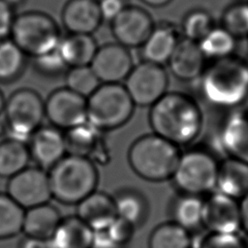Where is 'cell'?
Masks as SVG:
<instances>
[{
	"instance_id": "cell-24",
	"label": "cell",
	"mask_w": 248,
	"mask_h": 248,
	"mask_svg": "<svg viewBox=\"0 0 248 248\" xmlns=\"http://www.w3.org/2000/svg\"><path fill=\"white\" fill-rule=\"evenodd\" d=\"M178 40L168 25H155L153 31L140 46L142 61L162 65L170 60Z\"/></svg>"
},
{
	"instance_id": "cell-42",
	"label": "cell",
	"mask_w": 248,
	"mask_h": 248,
	"mask_svg": "<svg viewBox=\"0 0 248 248\" xmlns=\"http://www.w3.org/2000/svg\"><path fill=\"white\" fill-rule=\"evenodd\" d=\"M240 212V230L248 235V194L238 200Z\"/></svg>"
},
{
	"instance_id": "cell-26",
	"label": "cell",
	"mask_w": 248,
	"mask_h": 248,
	"mask_svg": "<svg viewBox=\"0 0 248 248\" xmlns=\"http://www.w3.org/2000/svg\"><path fill=\"white\" fill-rule=\"evenodd\" d=\"M30 160L27 143L11 138L0 141V177H13L27 168Z\"/></svg>"
},
{
	"instance_id": "cell-32",
	"label": "cell",
	"mask_w": 248,
	"mask_h": 248,
	"mask_svg": "<svg viewBox=\"0 0 248 248\" xmlns=\"http://www.w3.org/2000/svg\"><path fill=\"white\" fill-rule=\"evenodd\" d=\"M24 211L7 193L0 192V240L22 232Z\"/></svg>"
},
{
	"instance_id": "cell-23",
	"label": "cell",
	"mask_w": 248,
	"mask_h": 248,
	"mask_svg": "<svg viewBox=\"0 0 248 248\" xmlns=\"http://www.w3.org/2000/svg\"><path fill=\"white\" fill-rule=\"evenodd\" d=\"M216 188L236 200L248 194V164L230 157L225 159L219 164Z\"/></svg>"
},
{
	"instance_id": "cell-4",
	"label": "cell",
	"mask_w": 248,
	"mask_h": 248,
	"mask_svg": "<svg viewBox=\"0 0 248 248\" xmlns=\"http://www.w3.org/2000/svg\"><path fill=\"white\" fill-rule=\"evenodd\" d=\"M180 154L177 145L152 133L138 138L131 144L128 162L142 179L162 182L172 177Z\"/></svg>"
},
{
	"instance_id": "cell-20",
	"label": "cell",
	"mask_w": 248,
	"mask_h": 248,
	"mask_svg": "<svg viewBox=\"0 0 248 248\" xmlns=\"http://www.w3.org/2000/svg\"><path fill=\"white\" fill-rule=\"evenodd\" d=\"M61 219L60 211L50 202L25 209L22 233L30 238L50 240Z\"/></svg>"
},
{
	"instance_id": "cell-29",
	"label": "cell",
	"mask_w": 248,
	"mask_h": 248,
	"mask_svg": "<svg viewBox=\"0 0 248 248\" xmlns=\"http://www.w3.org/2000/svg\"><path fill=\"white\" fill-rule=\"evenodd\" d=\"M99 133L88 121L64 131L67 154L90 158V154L98 146Z\"/></svg>"
},
{
	"instance_id": "cell-3",
	"label": "cell",
	"mask_w": 248,
	"mask_h": 248,
	"mask_svg": "<svg viewBox=\"0 0 248 248\" xmlns=\"http://www.w3.org/2000/svg\"><path fill=\"white\" fill-rule=\"evenodd\" d=\"M52 199L67 205H77L97 190L98 170L89 157L67 154L48 170Z\"/></svg>"
},
{
	"instance_id": "cell-44",
	"label": "cell",
	"mask_w": 248,
	"mask_h": 248,
	"mask_svg": "<svg viewBox=\"0 0 248 248\" xmlns=\"http://www.w3.org/2000/svg\"><path fill=\"white\" fill-rule=\"evenodd\" d=\"M143 4L152 7V8H160V7H164L167 6L168 4H170L172 0H140Z\"/></svg>"
},
{
	"instance_id": "cell-45",
	"label": "cell",
	"mask_w": 248,
	"mask_h": 248,
	"mask_svg": "<svg viewBox=\"0 0 248 248\" xmlns=\"http://www.w3.org/2000/svg\"><path fill=\"white\" fill-rule=\"evenodd\" d=\"M5 103H6V99L2 93V91L0 90V114L4 111V107H5Z\"/></svg>"
},
{
	"instance_id": "cell-19",
	"label": "cell",
	"mask_w": 248,
	"mask_h": 248,
	"mask_svg": "<svg viewBox=\"0 0 248 248\" xmlns=\"http://www.w3.org/2000/svg\"><path fill=\"white\" fill-rule=\"evenodd\" d=\"M76 215L93 231L106 228L116 217L113 197L95 190L77 205Z\"/></svg>"
},
{
	"instance_id": "cell-34",
	"label": "cell",
	"mask_w": 248,
	"mask_h": 248,
	"mask_svg": "<svg viewBox=\"0 0 248 248\" xmlns=\"http://www.w3.org/2000/svg\"><path fill=\"white\" fill-rule=\"evenodd\" d=\"M66 87L77 94L88 98L101 84V81L88 66L72 67L65 73Z\"/></svg>"
},
{
	"instance_id": "cell-30",
	"label": "cell",
	"mask_w": 248,
	"mask_h": 248,
	"mask_svg": "<svg viewBox=\"0 0 248 248\" xmlns=\"http://www.w3.org/2000/svg\"><path fill=\"white\" fill-rule=\"evenodd\" d=\"M26 62L25 53L10 38L0 40V82L17 79L23 73Z\"/></svg>"
},
{
	"instance_id": "cell-48",
	"label": "cell",
	"mask_w": 248,
	"mask_h": 248,
	"mask_svg": "<svg viewBox=\"0 0 248 248\" xmlns=\"http://www.w3.org/2000/svg\"><path fill=\"white\" fill-rule=\"evenodd\" d=\"M247 39H248V37H247Z\"/></svg>"
},
{
	"instance_id": "cell-16",
	"label": "cell",
	"mask_w": 248,
	"mask_h": 248,
	"mask_svg": "<svg viewBox=\"0 0 248 248\" xmlns=\"http://www.w3.org/2000/svg\"><path fill=\"white\" fill-rule=\"evenodd\" d=\"M103 20L95 0H67L61 11V22L68 33L93 35Z\"/></svg>"
},
{
	"instance_id": "cell-15",
	"label": "cell",
	"mask_w": 248,
	"mask_h": 248,
	"mask_svg": "<svg viewBox=\"0 0 248 248\" xmlns=\"http://www.w3.org/2000/svg\"><path fill=\"white\" fill-rule=\"evenodd\" d=\"M27 145L31 159L46 170L67 155L64 131L50 124L39 127L31 136Z\"/></svg>"
},
{
	"instance_id": "cell-7",
	"label": "cell",
	"mask_w": 248,
	"mask_h": 248,
	"mask_svg": "<svg viewBox=\"0 0 248 248\" xmlns=\"http://www.w3.org/2000/svg\"><path fill=\"white\" fill-rule=\"evenodd\" d=\"M4 113L7 138L27 143L46 118L45 101L35 90L20 88L6 99Z\"/></svg>"
},
{
	"instance_id": "cell-33",
	"label": "cell",
	"mask_w": 248,
	"mask_h": 248,
	"mask_svg": "<svg viewBox=\"0 0 248 248\" xmlns=\"http://www.w3.org/2000/svg\"><path fill=\"white\" fill-rule=\"evenodd\" d=\"M182 31L184 38L199 43L214 27V19L211 14L204 9L190 10L183 17Z\"/></svg>"
},
{
	"instance_id": "cell-25",
	"label": "cell",
	"mask_w": 248,
	"mask_h": 248,
	"mask_svg": "<svg viewBox=\"0 0 248 248\" xmlns=\"http://www.w3.org/2000/svg\"><path fill=\"white\" fill-rule=\"evenodd\" d=\"M112 197L116 217L128 222L135 228L145 221L148 205L145 198L140 192L124 189Z\"/></svg>"
},
{
	"instance_id": "cell-47",
	"label": "cell",
	"mask_w": 248,
	"mask_h": 248,
	"mask_svg": "<svg viewBox=\"0 0 248 248\" xmlns=\"http://www.w3.org/2000/svg\"><path fill=\"white\" fill-rule=\"evenodd\" d=\"M95 1H97V2H99V1H100V0H95Z\"/></svg>"
},
{
	"instance_id": "cell-18",
	"label": "cell",
	"mask_w": 248,
	"mask_h": 248,
	"mask_svg": "<svg viewBox=\"0 0 248 248\" xmlns=\"http://www.w3.org/2000/svg\"><path fill=\"white\" fill-rule=\"evenodd\" d=\"M220 143L228 157L248 164V111L228 116L220 132Z\"/></svg>"
},
{
	"instance_id": "cell-6",
	"label": "cell",
	"mask_w": 248,
	"mask_h": 248,
	"mask_svg": "<svg viewBox=\"0 0 248 248\" xmlns=\"http://www.w3.org/2000/svg\"><path fill=\"white\" fill-rule=\"evenodd\" d=\"M86 104L87 121L100 132L125 125L136 107L123 83H101Z\"/></svg>"
},
{
	"instance_id": "cell-39",
	"label": "cell",
	"mask_w": 248,
	"mask_h": 248,
	"mask_svg": "<svg viewBox=\"0 0 248 248\" xmlns=\"http://www.w3.org/2000/svg\"><path fill=\"white\" fill-rule=\"evenodd\" d=\"M15 17L14 7L7 0H0V40L10 38Z\"/></svg>"
},
{
	"instance_id": "cell-35",
	"label": "cell",
	"mask_w": 248,
	"mask_h": 248,
	"mask_svg": "<svg viewBox=\"0 0 248 248\" xmlns=\"http://www.w3.org/2000/svg\"><path fill=\"white\" fill-rule=\"evenodd\" d=\"M221 27L235 39L248 37V2L229 5L221 16Z\"/></svg>"
},
{
	"instance_id": "cell-46",
	"label": "cell",
	"mask_w": 248,
	"mask_h": 248,
	"mask_svg": "<svg viewBox=\"0 0 248 248\" xmlns=\"http://www.w3.org/2000/svg\"><path fill=\"white\" fill-rule=\"evenodd\" d=\"M244 106L246 108V111H248V96H247V99H246V101L244 103Z\"/></svg>"
},
{
	"instance_id": "cell-5",
	"label": "cell",
	"mask_w": 248,
	"mask_h": 248,
	"mask_svg": "<svg viewBox=\"0 0 248 248\" xmlns=\"http://www.w3.org/2000/svg\"><path fill=\"white\" fill-rule=\"evenodd\" d=\"M62 36L56 20L42 11L16 15L10 39L25 53L35 58L55 50Z\"/></svg>"
},
{
	"instance_id": "cell-9",
	"label": "cell",
	"mask_w": 248,
	"mask_h": 248,
	"mask_svg": "<svg viewBox=\"0 0 248 248\" xmlns=\"http://www.w3.org/2000/svg\"><path fill=\"white\" fill-rule=\"evenodd\" d=\"M168 83L162 65L141 61L134 65L123 84L136 106L151 107L168 92Z\"/></svg>"
},
{
	"instance_id": "cell-28",
	"label": "cell",
	"mask_w": 248,
	"mask_h": 248,
	"mask_svg": "<svg viewBox=\"0 0 248 248\" xmlns=\"http://www.w3.org/2000/svg\"><path fill=\"white\" fill-rule=\"evenodd\" d=\"M149 248H193V239L189 231L174 222L157 226L150 233Z\"/></svg>"
},
{
	"instance_id": "cell-43",
	"label": "cell",
	"mask_w": 248,
	"mask_h": 248,
	"mask_svg": "<svg viewBox=\"0 0 248 248\" xmlns=\"http://www.w3.org/2000/svg\"><path fill=\"white\" fill-rule=\"evenodd\" d=\"M20 248H54L49 240H40L26 237L21 243Z\"/></svg>"
},
{
	"instance_id": "cell-2",
	"label": "cell",
	"mask_w": 248,
	"mask_h": 248,
	"mask_svg": "<svg viewBox=\"0 0 248 248\" xmlns=\"http://www.w3.org/2000/svg\"><path fill=\"white\" fill-rule=\"evenodd\" d=\"M201 78L203 98L219 108L244 105L248 96V62L233 54L213 60Z\"/></svg>"
},
{
	"instance_id": "cell-27",
	"label": "cell",
	"mask_w": 248,
	"mask_h": 248,
	"mask_svg": "<svg viewBox=\"0 0 248 248\" xmlns=\"http://www.w3.org/2000/svg\"><path fill=\"white\" fill-rule=\"evenodd\" d=\"M203 200L200 196L183 194L171 208L174 223L191 232L202 226Z\"/></svg>"
},
{
	"instance_id": "cell-36",
	"label": "cell",
	"mask_w": 248,
	"mask_h": 248,
	"mask_svg": "<svg viewBox=\"0 0 248 248\" xmlns=\"http://www.w3.org/2000/svg\"><path fill=\"white\" fill-rule=\"evenodd\" d=\"M33 59V66L36 72L39 74L48 77L54 78L60 75H63L69 69L67 65L62 60L61 56L59 55L57 48L51 52L46 54L32 58Z\"/></svg>"
},
{
	"instance_id": "cell-13",
	"label": "cell",
	"mask_w": 248,
	"mask_h": 248,
	"mask_svg": "<svg viewBox=\"0 0 248 248\" xmlns=\"http://www.w3.org/2000/svg\"><path fill=\"white\" fill-rule=\"evenodd\" d=\"M134 65L130 49L116 42L99 46L90 63L101 83H122Z\"/></svg>"
},
{
	"instance_id": "cell-8",
	"label": "cell",
	"mask_w": 248,
	"mask_h": 248,
	"mask_svg": "<svg viewBox=\"0 0 248 248\" xmlns=\"http://www.w3.org/2000/svg\"><path fill=\"white\" fill-rule=\"evenodd\" d=\"M219 164L208 151L190 149L180 154L171 179L183 194L202 196L217 186Z\"/></svg>"
},
{
	"instance_id": "cell-37",
	"label": "cell",
	"mask_w": 248,
	"mask_h": 248,
	"mask_svg": "<svg viewBox=\"0 0 248 248\" xmlns=\"http://www.w3.org/2000/svg\"><path fill=\"white\" fill-rule=\"evenodd\" d=\"M199 248H248V243L237 232H209L202 239Z\"/></svg>"
},
{
	"instance_id": "cell-22",
	"label": "cell",
	"mask_w": 248,
	"mask_h": 248,
	"mask_svg": "<svg viewBox=\"0 0 248 248\" xmlns=\"http://www.w3.org/2000/svg\"><path fill=\"white\" fill-rule=\"evenodd\" d=\"M93 230L77 215L62 217L50 238L54 248H91Z\"/></svg>"
},
{
	"instance_id": "cell-14",
	"label": "cell",
	"mask_w": 248,
	"mask_h": 248,
	"mask_svg": "<svg viewBox=\"0 0 248 248\" xmlns=\"http://www.w3.org/2000/svg\"><path fill=\"white\" fill-rule=\"evenodd\" d=\"M202 226L209 232L232 233L240 230L238 200L219 191L203 200Z\"/></svg>"
},
{
	"instance_id": "cell-1",
	"label": "cell",
	"mask_w": 248,
	"mask_h": 248,
	"mask_svg": "<svg viewBox=\"0 0 248 248\" xmlns=\"http://www.w3.org/2000/svg\"><path fill=\"white\" fill-rule=\"evenodd\" d=\"M148 121L154 134L179 146L193 142L201 134L202 111L182 92H167L150 107Z\"/></svg>"
},
{
	"instance_id": "cell-31",
	"label": "cell",
	"mask_w": 248,
	"mask_h": 248,
	"mask_svg": "<svg viewBox=\"0 0 248 248\" xmlns=\"http://www.w3.org/2000/svg\"><path fill=\"white\" fill-rule=\"evenodd\" d=\"M199 46L205 58L217 60L233 54L236 39L223 27L215 26L199 42Z\"/></svg>"
},
{
	"instance_id": "cell-21",
	"label": "cell",
	"mask_w": 248,
	"mask_h": 248,
	"mask_svg": "<svg viewBox=\"0 0 248 248\" xmlns=\"http://www.w3.org/2000/svg\"><path fill=\"white\" fill-rule=\"evenodd\" d=\"M99 45L93 35L68 33L62 37L57 51L68 68L90 65Z\"/></svg>"
},
{
	"instance_id": "cell-41",
	"label": "cell",
	"mask_w": 248,
	"mask_h": 248,
	"mask_svg": "<svg viewBox=\"0 0 248 248\" xmlns=\"http://www.w3.org/2000/svg\"><path fill=\"white\" fill-rule=\"evenodd\" d=\"M91 248H121L109 236L106 228L93 231Z\"/></svg>"
},
{
	"instance_id": "cell-11",
	"label": "cell",
	"mask_w": 248,
	"mask_h": 248,
	"mask_svg": "<svg viewBox=\"0 0 248 248\" xmlns=\"http://www.w3.org/2000/svg\"><path fill=\"white\" fill-rule=\"evenodd\" d=\"M45 114L50 125L69 130L87 121L86 98L66 86L55 89L45 101Z\"/></svg>"
},
{
	"instance_id": "cell-38",
	"label": "cell",
	"mask_w": 248,
	"mask_h": 248,
	"mask_svg": "<svg viewBox=\"0 0 248 248\" xmlns=\"http://www.w3.org/2000/svg\"><path fill=\"white\" fill-rule=\"evenodd\" d=\"M106 229L112 240L118 246L123 248L130 242L135 227H133L128 222L115 217L113 221L106 227Z\"/></svg>"
},
{
	"instance_id": "cell-17",
	"label": "cell",
	"mask_w": 248,
	"mask_h": 248,
	"mask_svg": "<svg viewBox=\"0 0 248 248\" xmlns=\"http://www.w3.org/2000/svg\"><path fill=\"white\" fill-rule=\"evenodd\" d=\"M205 59L199 43L184 38L177 42L168 64L176 78L191 81L199 78L203 73L206 67Z\"/></svg>"
},
{
	"instance_id": "cell-40",
	"label": "cell",
	"mask_w": 248,
	"mask_h": 248,
	"mask_svg": "<svg viewBox=\"0 0 248 248\" xmlns=\"http://www.w3.org/2000/svg\"><path fill=\"white\" fill-rule=\"evenodd\" d=\"M128 4L126 0H100L99 7L103 19L111 21Z\"/></svg>"
},
{
	"instance_id": "cell-10",
	"label": "cell",
	"mask_w": 248,
	"mask_h": 248,
	"mask_svg": "<svg viewBox=\"0 0 248 248\" xmlns=\"http://www.w3.org/2000/svg\"><path fill=\"white\" fill-rule=\"evenodd\" d=\"M6 193L24 210L49 202L52 196L47 170L28 166L9 178Z\"/></svg>"
},
{
	"instance_id": "cell-12",
	"label": "cell",
	"mask_w": 248,
	"mask_h": 248,
	"mask_svg": "<svg viewBox=\"0 0 248 248\" xmlns=\"http://www.w3.org/2000/svg\"><path fill=\"white\" fill-rule=\"evenodd\" d=\"M109 22L115 42L129 49L140 47L155 27L154 20L146 10L129 4Z\"/></svg>"
}]
</instances>
